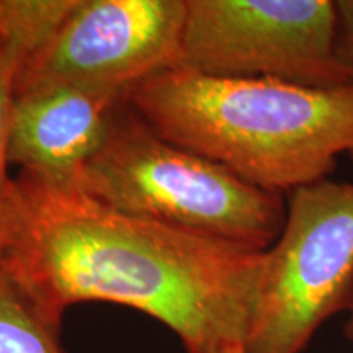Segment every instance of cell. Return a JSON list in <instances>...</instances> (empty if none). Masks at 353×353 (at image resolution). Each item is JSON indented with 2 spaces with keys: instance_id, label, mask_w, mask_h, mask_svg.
<instances>
[{
  "instance_id": "obj_1",
  "label": "cell",
  "mask_w": 353,
  "mask_h": 353,
  "mask_svg": "<svg viewBox=\"0 0 353 353\" xmlns=\"http://www.w3.org/2000/svg\"><path fill=\"white\" fill-rule=\"evenodd\" d=\"M265 250L125 213L20 172L0 196V270L56 327L81 303H112L169 327L187 353L244 343Z\"/></svg>"
},
{
  "instance_id": "obj_12",
  "label": "cell",
  "mask_w": 353,
  "mask_h": 353,
  "mask_svg": "<svg viewBox=\"0 0 353 353\" xmlns=\"http://www.w3.org/2000/svg\"><path fill=\"white\" fill-rule=\"evenodd\" d=\"M214 353H247L244 343H229V345L219 348Z\"/></svg>"
},
{
  "instance_id": "obj_11",
  "label": "cell",
  "mask_w": 353,
  "mask_h": 353,
  "mask_svg": "<svg viewBox=\"0 0 353 353\" xmlns=\"http://www.w3.org/2000/svg\"><path fill=\"white\" fill-rule=\"evenodd\" d=\"M347 312H348V317L345 322V327H343V332H345V337L348 339V341L353 343V294H352L350 304H348V307H347Z\"/></svg>"
},
{
  "instance_id": "obj_2",
  "label": "cell",
  "mask_w": 353,
  "mask_h": 353,
  "mask_svg": "<svg viewBox=\"0 0 353 353\" xmlns=\"http://www.w3.org/2000/svg\"><path fill=\"white\" fill-rule=\"evenodd\" d=\"M125 103L157 134L280 195L329 179L353 156V85L312 88L272 79L154 74Z\"/></svg>"
},
{
  "instance_id": "obj_3",
  "label": "cell",
  "mask_w": 353,
  "mask_h": 353,
  "mask_svg": "<svg viewBox=\"0 0 353 353\" xmlns=\"http://www.w3.org/2000/svg\"><path fill=\"white\" fill-rule=\"evenodd\" d=\"M76 187L125 213L257 250L278 239L286 221L285 195L164 139L132 110H118Z\"/></svg>"
},
{
  "instance_id": "obj_13",
  "label": "cell",
  "mask_w": 353,
  "mask_h": 353,
  "mask_svg": "<svg viewBox=\"0 0 353 353\" xmlns=\"http://www.w3.org/2000/svg\"><path fill=\"white\" fill-rule=\"evenodd\" d=\"M3 12H6V0H0V21H2Z\"/></svg>"
},
{
  "instance_id": "obj_10",
  "label": "cell",
  "mask_w": 353,
  "mask_h": 353,
  "mask_svg": "<svg viewBox=\"0 0 353 353\" xmlns=\"http://www.w3.org/2000/svg\"><path fill=\"white\" fill-rule=\"evenodd\" d=\"M335 52L353 85V0H335Z\"/></svg>"
},
{
  "instance_id": "obj_8",
  "label": "cell",
  "mask_w": 353,
  "mask_h": 353,
  "mask_svg": "<svg viewBox=\"0 0 353 353\" xmlns=\"http://www.w3.org/2000/svg\"><path fill=\"white\" fill-rule=\"evenodd\" d=\"M76 0H6L0 21V196L10 176L8 131L15 82L21 65L51 37Z\"/></svg>"
},
{
  "instance_id": "obj_9",
  "label": "cell",
  "mask_w": 353,
  "mask_h": 353,
  "mask_svg": "<svg viewBox=\"0 0 353 353\" xmlns=\"http://www.w3.org/2000/svg\"><path fill=\"white\" fill-rule=\"evenodd\" d=\"M59 332L0 270V353H64Z\"/></svg>"
},
{
  "instance_id": "obj_6",
  "label": "cell",
  "mask_w": 353,
  "mask_h": 353,
  "mask_svg": "<svg viewBox=\"0 0 353 353\" xmlns=\"http://www.w3.org/2000/svg\"><path fill=\"white\" fill-rule=\"evenodd\" d=\"M187 0H76L51 37L21 65L17 92L74 87L128 95L176 68Z\"/></svg>"
},
{
  "instance_id": "obj_4",
  "label": "cell",
  "mask_w": 353,
  "mask_h": 353,
  "mask_svg": "<svg viewBox=\"0 0 353 353\" xmlns=\"http://www.w3.org/2000/svg\"><path fill=\"white\" fill-rule=\"evenodd\" d=\"M353 294V183L324 179L288 193L265 250L247 353H303Z\"/></svg>"
},
{
  "instance_id": "obj_7",
  "label": "cell",
  "mask_w": 353,
  "mask_h": 353,
  "mask_svg": "<svg viewBox=\"0 0 353 353\" xmlns=\"http://www.w3.org/2000/svg\"><path fill=\"white\" fill-rule=\"evenodd\" d=\"M125 97L74 87L13 94L8 165L57 185H76L103 148Z\"/></svg>"
},
{
  "instance_id": "obj_5",
  "label": "cell",
  "mask_w": 353,
  "mask_h": 353,
  "mask_svg": "<svg viewBox=\"0 0 353 353\" xmlns=\"http://www.w3.org/2000/svg\"><path fill=\"white\" fill-rule=\"evenodd\" d=\"M176 68L312 88L350 85L335 52V0H187Z\"/></svg>"
}]
</instances>
